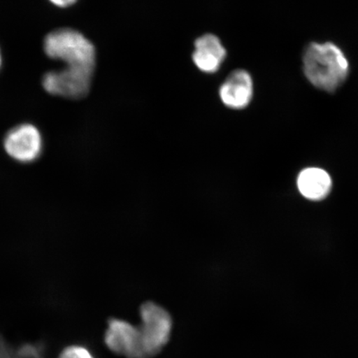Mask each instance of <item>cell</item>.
<instances>
[{"mask_svg": "<svg viewBox=\"0 0 358 358\" xmlns=\"http://www.w3.org/2000/svg\"><path fill=\"white\" fill-rule=\"evenodd\" d=\"M59 358H95L87 348L73 345L67 347L61 352Z\"/></svg>", "mask_w": 358, "mask_h": 358, "instance_id": "9c48e42d", "label": "cell"}, {"mask_svg": "<svg viewBox=\"0 0 358 358\" xmlns=\"http://www.w3.org/2000/svg\"><path fill=\"white\" fill-rule=\"evenodd\" d=\"M219 92L227 106L232 109H243L252 100V78L248 71L236 70L222 85Z\"/></svg>", "mask_w": 358, "mask_h": 358, "instance_id": "8992f818", "label": "cell"}, {"mask_svg": "<svg viewBox=\"0 0 358 358\" xmlns=\"http://www.w3.org/2000/svg\"><path fill=\"white\" fill-rule=\"evenodd\" d=\"M226 57V49L217 36L205 34L196 40L192 59L203 73H217Z\"/></svg>", "mask_w": 358, "mask_h": 358, "instance_id": "52a82bcc", "label": "cell"}, {"mask_svg": "<svg viewBox=\"0 0 358 358\" xmlns=\"http://www.w3.org/2000/svg\"><path fill=\"white\" fill-rule=\"evenodd\" d=\"M52 3L56 4L57 6L67 7L75 3L76 1H74V0H59V1H52Z\"/></svg>", "mask_w": 358, "mask_h": 358, "instance_id": "8fae6325", "label": "cell"}, {"mask_svg": "<svg viewBox=\"0 0 358 358\" xmlns=\"http://www.w3.org/2000/svg\"><path fill=\"white\" fill-rule=\"evenodd\" d=\"M8 155L20 162L34 160L41 150V136L37 128L31 124H22L8 132L4 141Z\"/></svg>", "mask_w": 358, "mask_h": 358, "instance_id": "5b68a950", "label": "cell"}, {"mask_svg": "<svg viewBox=\"0 0 358 358\" xmlns=\"http://www.w3.org/2000/svg\"><path fill=\"white\" fill-rule=\"evenodd\" d=\"M0 64H1V57H0Z\"/></svg>", "mask_w": 358, "mask_h": 358, "instance_id": "4fadbf2b", "label": "cell"}, {"mask_svg": "<svg viewBox=\"0 0 358 358\" xmlns=\"http://www.w3.org/2000/svg\"><path fill=\"white\" fill-rule=\"evenodd\" d=\"M140 313L141 324L134 330L136 358H153L162 352L171 338L172 317L153 302L143 303Z\"/></svg>", "mask_w": 358, "mask_h": 358, "instance_id": "3957f363", "label": "cell"}, {"mask_svg": "<svg viewBox=\"0 0 358 358\" xmlns=\"http://www.w3.org/2000/svg\"><path fill=\"white\" fill-rule=\"evenodd\" d=\"M297 185L304 198L320 201L329 194L332 189V179L324 169L307 168L299 173Z\"/></svg>", "mask_w": 358, "mask_h": 358, "instance_id": "ba28073f", "label": "cell"}, {"mask_svg": "<svg viewBox=\"0 0 358 358\" xmlns=\"http://www.w3.org/2000/svg\"><path fill=\"white\" fill-rule=\"evenodd\" d=\"M93 73L64 69L45 74L43 86L48 93L69 99H82L91 88Z\"/></svg>", "mask_w": 358, "mask_h": 358, "instance_id": "277c9868", "label": "cell"}, {"mask_svg": "<svg viewBox=\"0 0 358 358\" xmlns=\"http://www.w3.org/2000/svg\"><path fill=\"white\" fill-rule=\"evenodd\" d=\"M304 75L313 86L333 92L345 82L349 64L341 49L332 43H312L303 57Z\"/></svg>", "mask_w": 358, "mask_h": 358, "instance_id": "6da1fadb", "label": "cell"}, {"mask_svg": "<svg viewBox=\"0 0 358 358\" xmlns=\"http://www.w3.org/2000/svg\"><path fill=\"white\" fill-rule=\"evenodd\" d=\"M44 50L52 59L66 62V69L94 73L95 47L78 31L71 29L53 31L45 38Z\"/></svg>", "mask_w": 358, "mask_h": 358, "instance_id": "7a4b0ae2", "label": "cell"}, {"mask_svg": "<svg viewBox=\"0 0 358 358\" xmlns=\"http://www.w3.org/2000/svg\"><path fill=\"white\" fill-rule=\"evenodd\" d=\"M15 358H25V357L21 355V352L19 351V349L16 348Z\"/></svg>", "mask_w": 358, "mask_h": 358, "instance_id": "7c38bea8", "label": "cell"}, {"mask_svg": "<svg viewBox=\"0 0 358 358\" xmlns=\"http://www.w3.org/2000/svg\"><path fill=\"white\" fill-rule=\"evenodd\" d=\"M15 349L0 338V358H15Z\"/></svg>", "mask_w": 358, "mask_h": 358, "instance_id": "30bf717a", "label": "cell"}]
</instances>
